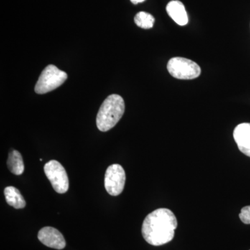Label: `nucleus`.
<instances>
[{"mask_svg":"<svg viewBox=\"0 0 250 250\" xmlns=\"http://www.w3.org/2000/svg\"><path fill=\"white\" fill-rule=\"evenodd\" d=\"M177 220L172 210L158 208L148 214L142 225V235L149 244L161 246L174 238Z\"/></svg>","mask_w":250,"mask_h":250,"instance_id":"obj_1","label":"nucleus"},{"mask_svg":"<svg viewBox=\"0 0 250 250\" xmlns=\"http://www.w3.org/2000/svg\"><path fill=\"white\" fill-rule=\"evenodd\" d=\"M125 104L121 95L113 94L104 101L97 115L96 124L100 131H107L116 126L124 114Z\"/></svg>","mask_w":250,"mask_h":250,"instance_id":"obj_2","label":"nucleus"},{"mask_svg":"<svg viewBox=\"0 0 250 250\" xmlns=\"http://www.w3.org/2000/svg\"><path fill=\"white\" fill-rule=\"evenodd\" d=\"M67 75L54 65H49L41 72L35 85L37 94L49 93L59 88L66 81Z\"/></svg>","mask_w":250,"mask_h":250,"instance_id":"obj_3","label":"nucleus"},{"mask_svg":"<svg viewBox=\"0 0 250 250\" xmlns=\"http://www.w3.org/2000/svg\"><path fill=\"white\" fill-rule=\"evenodd\" d=\"M167 69L172 77L178 80H194L201 75V68L198 64L183 57L170 59L167 62Z\"/></svg>","mask_w":250,"mask_h":250,"instance_id":"obj_4","label":"nucleus"},{"mask_svg":"<svg viewBox=\"0 0 250 250\" xmlns=\"http://www.w3.org/2000/svg\"><path fill=\"white\" fill-rule=\"evenodd\" d=\"M44 171L56 192L63 194L67 191L69 188L68 177L63 166L59 161H49L44 166Z\"/></svg>","mask_w":250,"mask_h":250,"instance_id":"obj_5","label":"nucleus"},{"mask_svg":"<svg viewBox=\"0 0 250 250\" xmlns=\"http://www.w3.org/2000/svg\"><path fill=\"white\" fill-rule=\"evenodd\" d=\"M126 174L119 164H113L106 169L104 177V187L112 196L121 195L124 190Z\"/></svg>","mask_w":250,"mask_h":250,"instance_id":"obj_6","label":"nucleus"},{"mask_svg":"<svg viewBox=\"0 0 250 250\" xmlns=\"http://www.w3.org/2000/svg\"><path fill=\"white\" fill-rule=\"evenodd\" d=\"M39 241L49 248L62 250L66 246L65 238L57 229L45 227L41 229L38 233Z\"/></svg>","mask_w":250,"mask_h":250,"instance_id":"obj_7","label":"nucleus"},{"mask_svg":"<svg viewBox=\"0 0 250 250\" xmlns=\"http://www.w3.org/2000/svg\"><path fill=\"white\" fill-rule=\"evenodd\" d=\"M233 136L239 150L250 157V123L237 125Z\"/></svg>","mask_w":250,"mask_h":250,"instance_id":"obj_8","label":"nucleus"},{"mask_svg":"<svg viewBox=\"0 0 250 250\" xmlns=\"http://www.w3.org/2000/svg\"><path fill=\"white\" fill-rule=\"evenodd\" d=\"M166 11L172 20L180 26L187 25L188 17L183 3L178 0H172L166 6Z\"/></svg>","mask_w":250,"mask_h":250,"instance_id":"obj_9","label":"nucleus"},{"mask_svg":"<svg viewBox=\"0 0 250 250\" xmlns=\"http://www.w3.org/2000/svg\"><path fill=\"white\" fill-rule=\"evenodd\" d=\"M4 196L8 205L16 209H21L25 207L26 202L18 189L14 187L5 188Z\"/></svg>","mask_w":250,"mask_h":250,"instance_id":"obj_10","label":"nucleus"},{"mask_svg":"<svg viewBox=\"0 0 250 250\" xmlns=\"http://www.w3.org/2000/svg\"><path fill=\"white\" fill-rule=\"evenodd\" d=\"M9 170L16 175H21L24 170V163L21 153L16 150H12L9 153L7 160Z\"/></svg>","mask_w":250,"mask_h":250,"instance_id":"obj_11","label":"nucleus"},{"mask_svg":"<svg viewBox=\"0 0 250 250\" xmlns=\"http://www.w3.org/2000/svg\"><path fill=\"white\" fill-rule=\"evenodd\" d=\"M134 22L138 27L148 29L153 27L155 19L152 15L141 11V12L138 13L135 16Z\"/></svg>","mask_w":250,"mask_h":250,"instance_id":"obj_12","label":"nucleus"},{"mask_svg":"<svg viewBox=\"0 0 250 250\" xmlns=\"http://www.w3.org/2000/svg\"><path fill=\"white\" fill-rule=\"evenodd\" d=\"M239 218L243 223L250 225V206H247L242 208Z\"/></svg>","mask_w":250,"mask_h":250,"instance_id":"obj_13","label":"nucleus"},{"mask_svg":"<svg viewBox=\"0 0 250 250\" xmlns=\"http://www.w3.org/2000/svg\"><path fill=\"white\" fill-rule=\"evenodd\" d=\"M145 1H146V0H131V2L134 4H139V3H142Z\"/></svg>","mask_w":250,"mask_h":250,"instance_id":"obj_14","label":"nucleus"}]
</instances>
